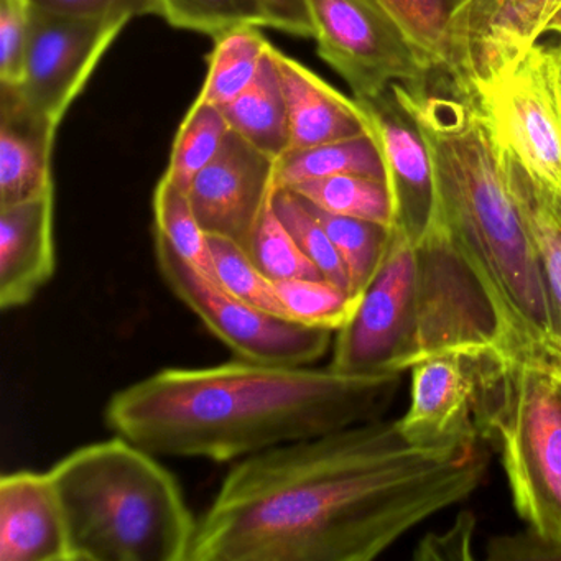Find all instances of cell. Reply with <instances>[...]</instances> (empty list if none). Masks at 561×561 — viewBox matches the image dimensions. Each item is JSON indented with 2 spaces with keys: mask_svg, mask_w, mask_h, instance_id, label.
Wrapping results in <instances>:
<instances>
[{
  "mask_svg": "<svg viewBox=\"0 0 561 561\" xmlns=\"http://www.w3.org/2000/svg\"><path fill=\"white\" fill-rule=\"evenodd\" d=\"M392 88L415 114L432 153L436 225L488 295L508 353L561 360L537 254L478 100L438 77Z\"/></svg>",
  "mask_w": 561,
  "mask_h": 561,
  "instance_id": "3",
  "label": "cell"
},
{
  "mask_svg": "<svg viewBox=\"0 0 561 561\" xmlns=\"http://www.w3.org/2000/svg\"><path fill=\"white\" fill-rule=\"evenodd\" d=\"M55 137L57 130L0 90V206L27 202L55 188Z\"/></svg>",
  "mask_w": 561,
  "mask_h": 561,
  "instance_id": "18",
  "label": "cell"
},
{
  "mask_svg": "<svg viewBox=\"0 0 561 561\" xmlns=\"http://www.w3.org/2000/svg\"><path fill=\"white\" fill-rule=\"evenodd\" d=\"M543 0H468L456 21L458 93L479 98L504 80L541 37Z\"/></svg>",
  "mask_w": 561,
  "mask_h": 561,
  "instance_id": "14",
  "label": "cell"
},
{
  "mask_svg": "<svg viewBox=\"0 0 561 561\" xmlns=\"http://www.w3.org/2000/svg\"><path fill=\"white\" fill-rule=\"evenodd\" d=\"M153 218L156 234L162 236L180 257L211 275L208 234L199 225L188 192L165 175L153 193Z\"/></svg>",
  "mask_w": 561,
  "mask_h": 561,
  "instance_id": "27",
  "label": "cell"
},
{
  "mask_svg": "<svg viewBox=\"0 0 561 561\" xmlns=\"http://www.w3.org/2000/svg\"><path fill=\"white\" fill-rule=\"evenodd\" d=\"M356 101L382 150L392 196V229L420 244L436 225L435 170L422 127L392 87Z\"/></svg>",
  "mask_w": 561,
  "mask_h": 561,
  "instance_id": "11",
  "label": "cell"
},
{
  "mask_svg": "<svg viewBox=\"0 0 561 561\" xmlns=\"http://www.w3.org/2000/svg\"><path fill=\"white\" fill-rule=\"evenodd\" d=\"M153 456L117 435L48 471L73 561H188L198 520L175 476Z\"/></svg>",
  "mask_w": 561,
  "mask_h": 561,
  "instance_id": "5",
  "label": "cell"
},
{
  "mask_svg": "<svg viewBox=\"0 0 561 561\" xmlns=\"http://www.w3.org/2000/svg\"><path fill=\"white\" fill-rule=\"evenodd\" d=\"M127 19H73L32 5L31 35L24 80L18 88L0 87L22 110L58 130L83 93L104 55L113 47Z\"/></svg>",
  "mask_w": 561,
  "mask_h": 561,
  "instance_id": "9",
  "label": "cell"
},
{
  "mask_svg": "<svg viewBox=\"0 0 561 561\" xmlns=\"http://www.w3.org/2000/svg\"><path fill=\"white\" fill-rule=\"evenodd\" d=\"M156 257L170 290L239 359L308 366L330 350L333 331L305 327L236 297L211 275L180 257L159 234H156Z\"/></svg>",
  "mask_w": 561,
  "mask_h": 561,
  "instance_id": "7",
  "label": "cell"
},
{
  "mask_svg": "<svg viewBox=\"0 0 561 561\" xmlns=\"http://www.w3.org/2000/svg\"><path fill=\"white\" fill-rule=\"evenodd\" d=\"M402 374L357 377L238 359L165 369L117 392L113 432L156 456L231 461L382 419Z\"/></svg>",
  "mask_w": 561,
  "mask_h": 561,
  "instance_id": "2",
  "label": "cell"
},
{
  "mask_svg": "<svg viewBox=\"0 0 561 561\" xmlns=\"http://www.w3.org/2000/svg\"><path fill=\"white\" fill-rule=\"evenodd\" d=\"M488 558L492 561H561V540L528 527L520 534L492 537Z\"/></svg>",
  "mask_w": 561,
  "mask_h": 561,
  "instance_id": "36",
  "label": "cell"
},
{
  "mask_svg": "<svg viewBox=\"0 0 561 561\" xmlns=\"http://www.w3.org/2000/svg\"><path fill=\"white\" fill-rule=\"evenodd\" d=\"M561 0H543V12H541V35H545V27H547L550 19L560 11Z\"/></svg>",
  "mask_w": 561,
  "mask_h": 561,
  "instance_id": "39",
  "label": "cell"
},
{
  "mask_svg": "<svg viewBox=\"0 0 561 561\" xmlns=\"http://www.w3.org/2000/svg\"><path fill=\"white\" fill-rule=\"evenodd\" d=\"M409 38L433 77L446 78L458 91L456 21L468 0H374Z\"/></svg>",
  "mask_w": 561,
  "mask_h": 561,
  "instance_id": "20",
  "label": "cell"
},
{
  "mask_svg": "<svg viewBox=\"0 0 561 561\" xmlns=\"http://www.w3.org/2000/svg\"><path fill=\"white\" fill-rule=\"evenodd\" d=\"M290 124V150L308 149L373 133L356 100L341 94L300 61L272 45Z\"/></svg>",
  "mask_w": 561,
  "mask_h": 561,
  "instance_id": "17",
  "label": "cell"
},
{
  "mask_svg": "<svg viewBox=\"0 0 561 561\" xmlns=\"http://www.w3.org/2000/svg\"><path fill=\"white\" fill-rule=\"evenodd\" d=\"M274 202V199H272ZM252 261L274 282L324 278L285 228L271 203L248 248Z\"/></svg>",
  "mask_w": 561,
  "mask_h": 561,
  "instance_id": "32",
  "label": "cell"
},
{
  "mask_svg": "<svg viewBox=\"0 0 561 561\" xmlns=\"http://www.w3.org/2000/svg\"><path fill=\"white\" fill-rule=\"evenodd\" d=\"M287 190L324 211L366 219L392 228V196L386 180L336 175L307 180Z\"/></svg>",
  "mask_w": 561,
  "mask_h": 561,
  "instance_id": "24",
  "label": "cell"
},
{
  "mask_svg": "<svg viewBox=\"0 0 561 561\" xmlns=\"http://www.w3.org/2000/svg\"><path fill=\"white\" fill-rule=\"evenodd\" d=\"M32 5L51 14L73 19H127L159 15V0H31Z\"/></svg>",
  "mask_w": 561,
  "mask_h": 561,
  "instance_id": "34",
  "label": "cell"
},
{
  "mask_svg": "<svg viewBox=\"0 0 561 561\" xmlns=\"http://www.w3.org/2000/svg\"><path fill=\"white\" fill-rule=\"evenodd\" d=\"M318 55L366 100L393 83L425 84L433 73L374 0H307Z\"/></svg>",
  "mask_w": 561,
  "mask_h": 561,
  "instance_id": "8",
  "label": "cell"
},
{
  "mask_svg": "<svg viewBox=\"0 0 561 561\" xmlns=\"http://www.w3.org/2000/svg\"><path fill=\"white\" fill-rule=\"evenodd\" d=\"M502 149L561 196V101L541 45H535L514 71L479 94Z\"/></svg>",
  "mask_w": 561,
  "mask_h": 561,
  "instance_id": "10",
  "label": "cell"
},
{
  "mask_svg": "<svg viewBox=\"0 0 561 561\" xmlns=\"http://www.w3.org/2000/svg\"><path fill=\"white\" fill-rule=\"evenodd\" d=\"M268 47L257 25H241L215 38L199 100L219 110L232 103L257 77Z\"/></svg>",
  "mask_w": 561,
  "mask_h": 561,
  "instance_id": "23",
  "label": "cell"
},
{
  "mask_svg": "<svg viewBox=\"0 0 561 561\" xmlns=\"http://www.w3.org/2000/svg\"><path fill=\"white\" fill-rule=\"evenodd\" d=\"M545 57H547L548 68H550L551 78H553L554 88H557L558 98L561 101V45L554 47H543Z\"/></svg>",
  "mask_w": 561,
  "mask_h": 561,
  "instance_id": "38",
  "label": "cell"
},
{
  "mask_svg": "<svg viewBox=\"0 0 561 561\" xmlns=\"http://www.w3.org/2000/svg\"><path fill=\"white\" fill-rule=\"evenodd\" d=\"M211 275L216 282L248 304L287 318L275 282L259 268L249 252L232 239L208 234ZM288 320V318H287Z\"/></svg>",
  "mask_w": 561,
  "mask_h": 561,
  "instance_id": "29",
  "label": "cell"
},
{
  "mask_svg": "<svg viewBox=\"0 0 561 561\" xmlns=\"http://www.w3.org/2000/svg\"><path fill=\"white\" fill-rule=\"evenodd\" d=\"M272 203H274L275 213L284 222L285 228L290 231L301 251L313 262L321 275L351 294L346 265L308 203L300 195L287 188H277Z\"/></svg>",
  "mask_w": 561,
  "mask_h": 561,
  "instance_id": "31",
  "label": "cell"
},
{
  "mask_svg": "<svg viewBox=\"0 0 561 561\" xmlns=\"http://www.w3.org/2000/svg\"><path fill=\"white\" fill-rule=\"evenodd\" d=\"M476 517L472 512H461L455 524L443 534H428L413 558L419 561L472 560V538H474Z\"/></svg>",
  "mask_w": 561,
  "mask_h": 561,
  "instance_id": "35",
  "label": "cell"
},
{
  "mask_svg": "<svg viewBox=\"0 0 561 561\" xmlns=\"http://www.w3.org/2000/svg\"><path fill=\"white\" fill-rule=\"evenodd\" d=\"M275 165L277 160L231 130L221 152L188 186L206 234L232 239L248 251L277 192Z\"/></svg>",
  "mask_w": 561,
  "mask_h": 561,
  "instance_id": "12",
  "label": "cell"
},
{
  "mask_svg": "<svg viewBox=\"0 0 561 561\" xmlns=\"http://www.w3.org/2000/svg\"><path fill=\"white\" fill-rule=\"evenodd\" d=\"M448 353L511 356L488 295L442 226L416 245L392 229L376 274L336 331L330 367L392 376Z\"/></svg>",
  "mask_w": 561,
  "mask_h": 561,
  "instance_id": "4",
  "label": "cell"
},
{
  "mask_svg": "<svg viewBox=\"0 0 561 561\" xmlns=\"http://www.w3.org/2000/svg\"><path fill=\"white\" fill-rule=\"evenodd\" d=\"M499 149L508 188L517 203L543 275L554 334L561 347V196L531 175L514 153L501 146Z\"/></svg>",
  "mask_w": 561,
  "mask_h": 561,
  "instance_id": "19",
  "label": "cell"
},
{
  "mask_svg": "<svg viewBox=\"0 0 561 561\" xmlns=\"http://www.w3.org/2000/svg\"><path fill=\"white\" fill-rule=\"evenodd\" d=\"M0 561H73L64 508L48 472L0 478Z\"/></svg>",
  "mask_w": 561,
  "mask_h": 561,
  "instance_id": "15",
  "label": "cell"
},
{
  "mask_svg": "<svg viewBox=\"0 0 561 561\" xmlns=\"http://www.w3.org/2000/svg\"><path fill=\"white\" fill-rule=\"evenodd\" d=\"M479 443L423 449L373 420L239 461L198 518L188 561H370L481 484Z\"/></svg>",
  "mask_w": 561,
  "mask_h": 561,
  "instance_id": "1",
  "label": "cell"
},
{
  "mask_svg": "<svg viewBox=\"0 0 561 561\" xmlns=\"http://www.w3.org/2000/svg\"><path fill=\"white\" fill-rule=\"evenodd\" d=\"M55 188L15 205L0 206V308L34 300L54 277Z\"/></svg>",
  "mask_w": 561,
  "mask_h": 561,
  "instance_id": "16",
  "label": "cell"
},
{
  "mask_svg": "<svg viewBox=\"0 0 561 561\" xmlns=\"http://www.w3.org/2000/svg\"><path fill=\"white\" fill-rule=\"evenodd\" d=\"M336 175L373 176L387 182L382 150L373 133L288 150L275 165L277 188H294L307 180Z\"/></svg>",
  "mask_w": 561,
  "mask_h": 561,
  "instance_id": "22",
  "label": "cell"
},
{
  "mask_svg": "<svg viewBox=\"0 0 561 561\" xmlns=\"http://www.w3.org/2000/svg\"><path fill=\"white\" fill-rule=\"evenodd\" d=\"M160 18L180 31L218 38L241 27H268L261 0H159Z\"/></svg>",
  "mask_w": 561,
  "mask_h": 561,
  "instance_id": "30",
  "label": "cell"
},
{
  "mask_svg": "<svg viewBox=\"0 0 561 561\" xmlns=\"http://www.w3.org/2000/svg\"><path fill=\"white\" fill-rule=\"evenodd\" d=\"M31 21V0H0V87L24 80Z\"/></svg>",
  "mask_w": 561,
  "mask_h": 561,
  "instance_id": "33",
  "label": "cell"
},
{
  "mask_svg": "<svg viewBox=\"0 0 561 561\" xmlns=\"http://www.w3.org/2000/svg\"><path fill=\"white\" fill-rule=\"evenodd\" d=\"M545 34H557L561 37V8L548 22L547 27H545Z\"/></svg>",
  "mask_w": 561,
  "mask_h": 561,
  "instance_id": "40",
  "label": "cell"
},
{
  "mask_svg": "<svg viewBox=\"0 0 561 561\" xmlns=\"http://www.w3.org/2000/svg\"><path fill=\"white\" fill-rule=\"evenodd\" d=\"M307 203L346 265L351 294L359 297L382 261L392 228L366 219L334 215Z\"/></svg>",
  "mask_w": 561,
  "mask_h": 561,
  "instance_id": "26",
  "label": "cell"
},
{
  "mask_svg": "<svg viewBox=\"0 0 561 561\" xmlns=\"http://www.w3.org/2000/svg\"><path fill=\"white\" fill-rule=\"evenodd\" d=\"M221 111L232 133L272 159H282L290 150L287 103L272 44L251 87Z\"/></svg>",
  "mask_w": 561,
  "mask_h": 561,
  "instance_id": "21",
  "label": "cell"
},
{
  "mask_svg": "<svg viewBox=\"0 0 561 561\" xmlns=\"http://www.w3.org/2000/svg\"><path fill=\"white\" fill-rule=\"evenodd\" d=\"M275 288L288 320L333 333L347 323L357 304V297L327 278L278 280Z\"/></svg>",
  "mask_w": 561,
  "mask_h": 561,
  "instance_id": "28",
  "label": "cell"
},
{
  "mask_svg": "<svg viewBox=\"0 0 561 561\" xmlns=\"http://www.w3.org/2000/svg\"><path fill=\"white\" fill-rule=\"evenodd\" d=\"M476 423L501 453L517 514L561 540V360H481Z\"/></svg>",
  "mask_w": 561,
  "mask_h": 561,
  "instance_id": "6",
  "label": "cell"
},
{
  "mask_svg": "<svg viewBox=\"0 0 561 561\" xmlns=\"http://www.w3.org/2000/svg\"><path fill=\"white\" fill-rule=\"evenodd\" d=\"M481 360L448 353L412 367L409 409L397 420L410 445L458 449L479 443L476 403Z\"/></svg>",
  "mask_w": 561,
  "mask_h": 561,
  "instance_id": "13",
  "label": "cell"
},
{
  "mask_svg": "<svg viewBox=\"0 0 561 561\" xmlns=\"http://www.w3.org/2000/svg\"><path fill=\"white\" fill-rule=\"evenodd\" d=\"M268 27L295 37L313 38L314 28L307 0H261Z\"/></svg>",
  "mask_w": 561,
  "mask_h": 561,
  "instance_id": "37",
  "label": "cell"
},
{
  "mask_svg": "<svg viewBox=\"0 0 561 561\" xmlns=\"http://www.w3.org/2000/svg\"><path fill=\"white\" fill-rule=\"evenodd\" d=\"M229 133L222 111L196 98L173 142L167 179L188 192L195 176L221 152Z\"/></svg>",
  "mask_w": 561,
  "mask_h": 561,
  "instance_id": "25",
  "label": "cell"
}]
</instances>
